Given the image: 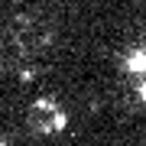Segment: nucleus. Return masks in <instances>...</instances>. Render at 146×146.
Returning <instances> with one entry per match:
<instances>
[{
    "instance_id": "3",
    "label": "nucleus",
    "mask_w": 146,
    "mask_h": 146,
    "mask_svg": "<svg viewBox=\"0 0 146 146\" xmlns=\"http://www.w3.org/2000/svg\"><path fill=\"white\" fill-rule=\"evenodd\" d=\"M136 98L146 104V78H136Z\"/></svg>"
},
{
    "instance_id": "2",
    "label": "nucleus",
    "mask_w": 146,
    "mask_h": 146,
    "mask_svg": "<svg viewBox=\"0 0 146 146\" xmlns=\"http://www.w3.org/2000/svg\"><path fill=\"white\" fill-rule=\"evenodd\" d=\"M68 127V117H65V110H52V120H49V127H46V133H52V130H65Z\"/></svg>"
},
{
    "instance_id": "1",
    "label": "nucleus",
    "mask_w": 146,
    "mask_h": 146,
    "mask_svg": "<svg viewBox=\"0 0 146 146\" xmlns=\"http://www.w3.org/2000/svg\"><path fill=\"white\" fill-rule=\"evenodd\" d=\"M123 68L130 78H146V49H130L123 55Z\"/></svg>"
}]
</instances>
